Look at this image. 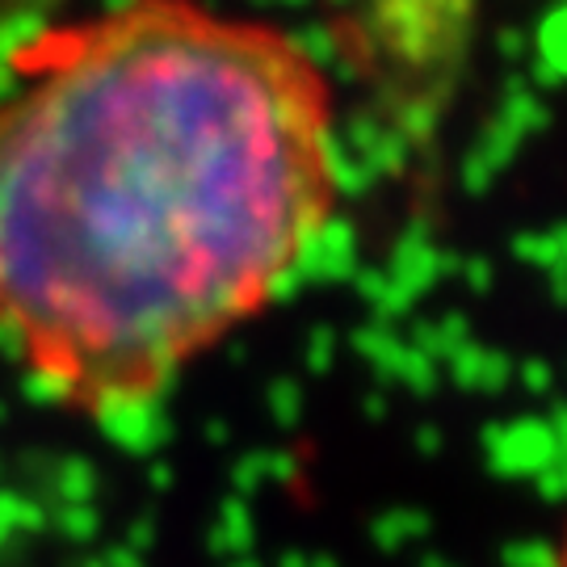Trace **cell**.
I'll use <instances>...</instances> for the list:
<instances>
[{
	"mask_svg": "<svg viewBox=\"0 0 567 567\" xmlns=\"http://www.w3.org/2000/svg\"><path fill=\"white\" fill-rule=\"evenodd\" d=\"M555 567H567V529L564 538H559V550H555Z\"/></svg>",
	"mask_w": 567,
	"mask_h": 567,
	"instance_id": "cell-3",
	"label": "cell"
},
{
	"mask_svg": "<svg viewBox=\"0 0 567 567\" xmlns=\"http://www.w3.org/2000/svg\"><path fill=\"white\" fill-rule=\"evenodd\" d=\"M0 349L51 404H161L337 219V97L303 39L122 0L4 55Z\"/></svg>",
	"mask_w": 567,
	"mask_h": 567,
	"instance_id": "cell-1",
	"label": "cell"
},
{
	"mask_svg": "<svg viewBox=\"0 0 567 567\" xmlns=\"http://www.w3.org/2000/svg\"><path fill=\"white\" fill-rule=\"evenodd\" d=\"M68 0H0V55H9L25 34L55 21Z\"/></svg>",
	"mask_w": 567,
	"mask_h": 567,
	"instance_id": "cell-2",
	"label": "cell"
}]
</instances>
